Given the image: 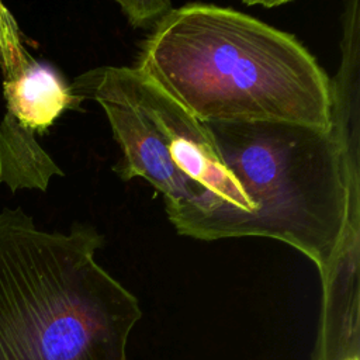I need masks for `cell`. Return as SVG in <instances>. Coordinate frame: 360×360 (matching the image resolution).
<instances>
[{
  "mask_svg": "<svg viewBox=\"0 0 360 360\" xmlns=\"http://www.w3.org/2000/svg\"><path fill=\"white\" fill-rule=\"evenodd\" d=\"M3 89L6 111L31 132L46 131L63 111L75 110L83 101L55 68L35 59L4 79Z\"/></svg>",
  "mask_w": 360,
  "mask_h": 360,
  "instance_id": "5b68a950",
  "label": "cell"
},
{
  "mask_svg": "<svg viewBox=\"0 0 360 360\" xmlns=\"http://www.w3.org/2000/svg\"><path fill=\"white\" fill-rule=\"evenodd\" d=\"M332 84L329 131L288 122H204L229 179L217 210L172 224L201 240L262 236L305 255L319 277L360 218L359 63Z\"/></svg>",
  "mask_w": 360,
  "mask_h": 360,
  "instance_id": "6da1fadb",
  "label": "cell"
},
{
  "mask_svg": "<svg viewBox=\"0 0 360 360\" xmlns=\"http://www.w3.org/2000/svg\"><path fill=\"white\" fill-rule=\"evenodd\" d=\"M53 176H63V172L41 148L34 132L6 111L0 122V184L6 183L11 191H45Z\"/></svg>",
  "mask_w": 360,
  "mask_h": 360,
  "instance_id": "8992f818",
  "label": "cell"
},
{
  "mask_svg": "<svg viewBox=\"0 0 360 360\" xmlns=\"http://www.w3.org/2000/svg\"><path fill=\"white\" fill-rule=\"evenodd\" d=\"M118 6L132 27L150 28V31L172 10V3L165 0L118 1Z\"/></svg>",
  "mask_w": 360,
  "mask_h": 360,
  "instance_id": "52a82bcc",
  "label": "cell"
},
{
  "mask_svg": "<svg viewBox=\"0 0 360 360\" xmlns=\"http://www.w3.org/2000/svg\"><path fill=\"white\" fill-rule=\"evenodd\" d=\"M135 68L201 122L332 128V84L316 59L294 35L229 7L172 8Z\"/></svg>",
  "mask_w": 360,
  "mask_h": 360,
  "instance_id": "7a4b0ae2",
  "label": "cell"
},
{
  "mask_svg": "<svg viewBox=\"0 0 360 360\" xmlns=\"http://www.w3.org/2000/svg\"><path fill=\"white\" fill-rule=\"evenodd\" d=\"M69 86L76 97L104 110L121 149L117 174L124 181L142 177L162 193L170 222L226 201L228 173L207 125L136 68H94Z\"/></svg>",
  "mask_w": 360,
  "mask_h": 360,
  "instance_id": "277c9868",
  "label": "cell"
},
{
  "mask_svg": "<svg viewBox=\"0 0 360 360\" xmlns=\"http://www.w3.org/2000/svg\"><path fill=\"white\" fill-rule=\"evenodd\" d=\"M103 236L0 211V360H127L138 298L96 260Z\"/></svg>",
  "mask_w": 360,
  "mask_h": 360,
  "instance_id": "3957f363",
  "label": "cell"
}]
</instances>
